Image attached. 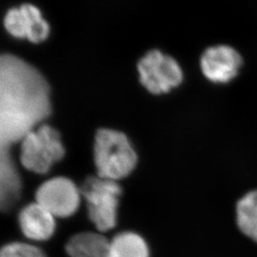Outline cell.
<instances>
[{
    "instance_id": "cell-10",
    "label": "cell",
    "mask_w": 257,
    "mask_h": 257,
    "mask_svg": "<svg viewBox=\"0 0 257 257\" xmlns=\"http://www.w3.org/2000/svg\"><path fill=\"white\" fill-rule=\"evenodd\" d=\"M110 241L96 232H80L66 245L70 257H108Z\"/></svg>"
},
{
    "instance_id": "cell-5",
    "label": "cell",
    "mask_w": 257,
    "mask_h": 257,
    "mask_svg": "<svg viewBox=\"0 0 257 257\" xmlns=\"http://www.w3.org/2000/svg\"><path fill=\"white\" fill-rule=\"evenodd\" d=\"M82 195L86 199L89 217L100 231L115 227L117 209L122 190L116 181L97 177H89L83 185Z\"/></svg>"
},
{
    "instance_id": "cell-2",
    "label": "cell",
    "mask_w": 257,
    "mask_h": 257,
    "mask_svg": "<svg viewBox=\"0 0 257 257\" xmlns=\"http://www.w3.org/2000/svg\"><path fill=\"white\" fill-rule=\"evenodd\" d=\"M94 163L98 176L117 182L135 170L138 155L123 133L101 128L95 137Z\"/></svg>"
},
{
    "instance_id": "cell-13",
    "label": "cell",
    "mask_w": 257,
    "mask_h": 257,
    "mask_svg": "<svg viewBox=\"0 0 257 257\" xmlns=\"http://www.w3.org/2000/svg\"><path fill=\"white\" fill-rule=\"evenodd\" d=\"M0 257H46L42 249L27 243L13 242L0 248Z\"/></svg>"
},
{
    "instance_id": "cell-8",
    "label": "cell",
    "mask_w": 257,
    "mask_h": 257,
    "mask_svg": "<svg viewBox=\"0 0 257 257\" xmlns=\"http://www.w3.org/2000/svg\"><path fill=\"white\" fill-rule=\"evenodd\" d=\"M4 25L12 36L27 38L33 43L44 41L50 34L49 24L41 12L30 4L10 10L4 19Z\"/></svg>"
},
{
    "instance_id": "cell-12",
    "label": "cell",
    "mask_w": 257,
    "mask_h": 257,
    "mask_svg": "<svg viewBox=\"0 0 257 257\" xmlns=\"http://www.w3.org/2000/svg\"><path fill=\"white\" fill-rule=\"evenodd\" d=\"M236 220L240 230L257 243V190L245 194L239 200Z\"/></svg>"
},
{
    "instance_id": "cell-4",
    "label": "cell",
    "mask_w": 257,
    "mask_h": 257,
    "mask_svg": "<svg viewBox=\"0 0 257 257\" xmlns=\"http://www.w3.org/2000/svg\"><path fill=\"white\" fill-rule=\"evenodd\" d=\"M139 81L148 92L162 95L173 92L184 81V71L177 59L154 49L138 61Z\"/></svg>"
},
{
    "instance_id": "cell-1",
    "label": "cell",
    "mask_w": 257,
    "mask_h": 257,
    "mask_svg": "<svg viewBox=\"0 0 257 257\" xmlns=\"http://www.w3.org/2000/svg\"><path fill=\"white\" fill-rule=\"evenodd\" d=\"M51 108L50 87L41 73L18 56L0 55V144L22 139Z\"/></svg>"
},
{
    "instance_id": "cell-7",
    "label": "cell",
    "mask_w": 257,
    "mask_h": 257,
    "mask_svg": "<svg viewBox=\"0 0 257 257\" xmlns=\"http://www.w3.org/2000/svg\"><path fill=\"white\" fill-rule=\"evenodd\" d=\"M243 66V57L234 47L216 44L208 47L200 56L203 76L212 84L223 85L234 80Z\"/></svg>"
},
{
    "instance_id": "cell-11",
    "label": "cell",
    "mask_w": 257,
    "mask_h": 257,
    "mask_svg": "<svg viewBox=\"0 0 257 257\" xmlns=\"http://www.w3.org/2000/svg\"><path fill=\"white\" fill-rule=\"evenodd\" d=\"M108 257H150L146 241L132 231L120 232L110 241Z\"/></svg>"
},
{
    "instance_id": "cell-9",
    "label": "cell",
    "mask_w": 257,
    "mask_h": 257,
    "mask_svg": "<svg viewBox=\"0 0 257 257\" xmlns=\"http://www.w3.org/2000/svg\"><path fill=\"white\" fill-rule=\"evenodd\" d=\"M55 216L38 203L25 206L19 212L22 233L34 241H47L55 231Z\"/></svg>"
},
{
    "instance_id": "cell-6",
    "label": "cell",
    "mask_w": 257,
    "mask_h": 257,
    "mask_svg": "<svg viewBox=\"0 0 257 257\" xmlns=\"http://www.w3.org/2000/svg\"><path fill=\"white\" fill-rule=\"evenodd\" d=\"M81 194L71 179L58 176L41 184L37 191V202L43 206L55 217L66 218L78 211Z\"/></svg>"
},
{
    "instance_id": "cell-3",
    "label": "cell",
    "mask_w": 257,
    "mask_h": 257,
    "mask_svg": "<svg viewBox=\"0 0 257 257\" xmlns=\"http://www.w3.org/2000/svg\"><path fill=\"white\" fill-rule=\"evenodd\" d=\"M64 155L60 135L46 124L31 130L21 139L20 161L30 172L39 175L47 174Z\"/></svg>"
}]
</instances>
